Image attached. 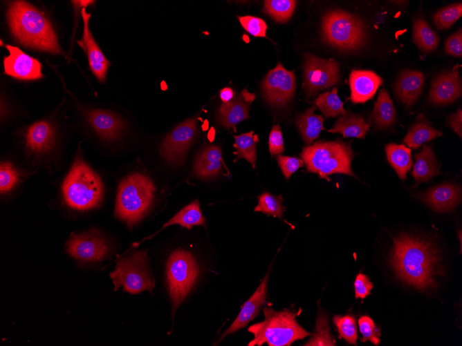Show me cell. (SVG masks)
I'll use <instances>...</instances> for the list:
<instances>
[{"mask_svg":"<svg viewBox=\"0 0 462 346\" xmlns=\"http://www.w3.org/2000/svg\"><path fill=\"white\" fill-rule=\"evenodd\" d=\"M438 250L429 241L401 233L394 239L390 263L398 278L415 288H435L442 273Z\"/></svg>","mask_w":462,"mask_h":346,"instance_id":"1","label":"cell"},{"mask_svg":"<svg viewBox=\"0 0 462 346\" xmlns=\"http://www.w3.org/2000/svg\"><path fill=\"white\" fill-rule=\"evenodd\" d=\"M55 117L39 119L19 132L24 153L23 164L37 173L52 175L64 170L62 155V133Z\"/></svg>","mask_w":462,"mask_h":346,"instance_id":"2","label":"cell"},{"mask_svg":"<svg viewBox=\"0 0 462 346\" xmlns=\"http://www.w3.org/2000/svg\"><path fill=\"white\" fill-rule=\"evenodd\" d=\"M79 145L59 184L63 204L77 212L98 208L104 195V184L98 171L84 158Z\"/></svg>","mask_w":462,"mask_h":346,"instance_id":"3","label":"cell"},{"mask_svg":"<svg viewBox=\"0 0 462 346\" xmlns=\"http://www.w3.org/2000/svg\"><path fill=\"white\" fill-rule=\"evenodd\" d=\"M7 16L12 34L22 44L53 54H64L50 22L35 6L24 1H12Z\"/></svg>","mask_w":462,"mask_h":346,"instance_id":"4","label":"cell"},{"mask_svg":"<svg viewBox=\"0 0 462 346\" xmlns=\"http://www.w3.org/2000/svg\"><path fill=\"white\" fill-rule=\"evenodd\" d=\"M156 191L153 180L146 173L134 171L120 180L116 195L115 216L131 228L147 214Z\"/></svg>","mask_w":462,"mask_h":346,"instance_id":"5","label":"cell"},{"mask_svg":"<svg viewBox=\"0 0 462 346\" xmlns=\"http://www.w3.org/2000/svg\"><path fill=\"white\" fill-rule=\"evenodd\" d=\"M308 172L329 181V176L342 173L355 177L351 166L353 152L347 143L336 140L317 141L302 148L300 153Z\"/></svg>","mask_w":462,"mask_h":346,"instance_id":"6","label":"cell"},{"mask_svg":"<svg viewBox=\"0 0 462 346\" xmlns=\"http://www.w3.org/2000/svg\"><path fill=\"white\" fill-rule=\"evenodd\" d=\"M264 320L254 324L248 331L254 338L248 345L289 346L294 341L311 334L302 328L295 319V314L289 310L276 311L270 307L264 309Z\"/></svg>","mask_w":462,"mask_h":346,"instance_id":"7","label":"cell"},{"mask_svg":"<svg viewBox=\"0 0 462 346\" xmlns=\"http://www.w3.org/2000/svg\"><path fill=\"white\" fill-rule=\"evenodd\" d=\"M323 40L340 50L353 51L364 46L367 34L362 21L340 10L326 13L322 19Z\"/></svg>","mask_w":462,"mask_h":346,"instance_id":"8","label":"cell"},{"mask_svg":"<svg viewBox=\"0 0 462 346\" xmlns=\"http://www.w3.org/2000/svg\"><path fill=\"white\" fill-rule=\"evenodd\" d=\"M198 274V266L191 253L176 249L170 254L167 261L166 276L173 312L185 300Z\"/></svg>","mask_w":462,"mask_h":346,"instance_id":"9","label":"cell"},{"mask_svg":"<svg viewBox=\"0 0 462 346\" xmlns=\"http://www.w3.org/2000/svg\"><path fill=\"white\" fill-rule=\"evenodd\" d=\"M110 276L115 291L122 287L124 291L136 294L143 291H151L155 286L149 268L147 252L144 250L135 251L119 260Z\"/></svg>","mask_w":462,"mask_h":346,"instance_id":"10","label":"cell"},{"mask_svg":"<svg viewBox=\"0 0 462 346\" xmlns=\"http://www.w3.org/2000/svg\"><path fill=\"white\" fill-rule=\"evenodd\" d=\"M86 131L102 144L120 140L126 130V123L118 114L103 108L78 106Z\"/></svg>","mask_w":462,"mask_h":346,"instance_id":"11","label":"cell"},{"mask_svg":"<svg viewBox=\"0 0 462 346\" xmlns=\"http://www.w3.org/2000/svg\"><path fill=\"white\" fill-rule=\"evenodd\" d=\"M304 58L302 88L307 98L338 82L339 65L333 59H324L307 52Z\"/></svg>","mask_w":462,"mask_h":346,"instance_id":"12","label":"cell"},{"mask_svg":"<svg viewBox=\"0 0 462 346\" xmlns=\"http://www.w3.org/2000/svg\"><path fill=\"white\" fill-rule=\"evenodd\" d=\"M66 251L77 260L95 262L102 260L109 253V244L104 235L91 228L72 233L65 244Z\"/></svg>","mask_w":462,"mask_h":346,"instance_id":"13","label":"cell"},{"mask_svg":"<svg viewBox=\"0 0 462 346\" xmlns=\"http://www.w3.org/2000/svg\"><path fill=\"white\" fill-rule=\"evenodd\" d=\"M196 131L197 122L194 117L179 124L161 143L159 148L161 157L169 163L181 164L195 138Z\"/></svg>","mask_w":462,"mask_h":346,"instance_id":"14","label":"cell"},{"mask_svg":"<svg viewBox=\"0 0 462 346\" xmlns=\"http://www.w3.org/2000/svg\"><path fill=\"white\" fill-rule=\"evenodd\" d=\"M266 101L276 107H283L293 97L295 76L293 70H287L281 63L270 70L261 84Z\"/></svg>","mask_w":462,"mask_h":346,"instance_id":"15","label":"cell"},{"mask_svg":"<svg viewBox=\"0 0 462 346\" xmlns=\"http://www.w3.org/2000/svg\"><path fill=\"white\" fill-rule=\"evenodd\" d=\"M9 55L3 59L4 72L16 79L34 80L43 77L41 64L19 48L6 45Z\"/></svg>","mask_w":462,"mask_h":346,"instance_id":"16","label":"cell"},{"mask_svg":"<svg viewBox=\"0 0 462 346\" xmlns=\"http://www.w3.org/2000/svg\"><path fill=\"white\" fill-rule=\"evenodd\" d=\"M81 15L84 30L82 38L77 41V44L85 51L93 73L100 81H104L111 63L105 57L92 35L89 29L91 14L86 12L85 7L81 10Z\"/></svg>","mask_w":462,"mask_h":346,"instance_id":"17","label":"cell"},{"mask_svg":"<svg viewBox=\"0 0 462 346\" xmlns=\"http://www.w3.org/2000/svg\"><path fill=\"white\" fill-rule=\"evenodd\" d=\"M456 64L451 71L438 75L432 81L429 100L437 105L452 103L461 95V81Z\"/></svg>","mask_w":462,"mask_h":346,"instance_id":"18","label":"cell"},{"mask_svg":"<svg viewBox=\"0 0 462 346\" xmlns=\"http://www.w3.org/2000/svg\"><path fill=\"white\" fill-rule=\"evenodd\" d=\"M255 98V94L243 90L232 101L223 103L216 115L219 124L227 129L232 128L236 131L237 124L250 118V106Z\"/></svg>","mask_w":462,"mask_h":346,"instance_id":"19","label":"cell"},{"mask_svg":"<svg viewBox=\"0 0 462 346\" xmlns=\"http://www.w3.org/2000/svg\"><path fill=\"white\" fill-rule=\"evenodd\" d=\"M270 268L268 270L262 282L250 298L242 305L241 309L232 325L227 329L219 338L217 343L226 336L245 327L253 320L259 312L264 304L267 294V284Z\"/></svg>","mask_w":462,"mask_h":346,"instance_id":"20","label":"cell"},{"mask_svg":"<svg viewBox=\"0 0 462 346\" xmlns=\"http://www.w3.org/2000/svg\"><path fill=\"white\" fill-rule=\"evenodd\" d=\"M382 79L371 70H353L349 75L351 100L353 103H364L375 95Z\"/></svg>","mask_w":462,"mask_h":346,"instance_id":"21","label":"cell"},{"mask_svg":"<svg viewBox=\"0 0 462 346\" xmlns=\"http://www.w3.org/2000/svg\"><path fill=\"white\" fill-rule=\"evenodd\" d=\"M37 173L10 159L0 162V194L8 195L21 187L27 179Z\"/></svg>","mask_w":462,"mask_h":346,"instance_id":"22","label":"cell"},{"mask_svg":"<svg viewBox=\"0 0 462 346\" xmlns=\"http://www.w3.org/2000/svg\"><path fill=\"white\" fill-rule=\"evenodd\" d=\"M421 199L436 211H448L460 202L461 190L455 184L444 183L436 186L420 195Z\"/></svg>","mask_w":462,"mask_h":346,"instance_id":"23","label":"cell"},{"mask_svg":"<svg viewBox=\"0 0 462 346\" xmlns=\"http://www.w3.org/2000/svg\"><path fill=\"white\" fill-rule=\"evenodd\" d=\"M425 81L424 75L418 70H403L394 84L398 98L411 106L418 98Z\"/></svg>","mask_w":462,"mask_h":346,"instance_id":"24","label":"cell"},{"mask_svg":"<svg viewBox=\"0 0 462 346\" xmlns=\"http://www.w3.org/2000/svg\"><path fill=\"white\" fill-rule=\"evenodd\" d=\"M223 160L221 148L217 145L205 148L197 155L194 164V174L203 180L212 178L222 169Z\"/></svg>","mask_w":462,"mask_h":346,"instance_id":"25","label":"cell"},{"mask_svg":"<svg viewBox=\"0 0 462 346\" xmlns=\"http://www.w3.org/2000/svg\"><path fill=\"white\" fill-rule=\"evenodd\" d=\"M414 159L415 163L412 172L415 180L414 187L440 173L432 146L424 145L422 151L415 154Z\"/></svg>","mask_w":462,"mask_h":346,"instance_id":"26","label":"cell"},{"mask_svg":"<svg viewBox=\"0 0 462 346\" xmlns=\"http://www.w3.org/2000/svg\"><path fill=\"white\" fill-rule=\"evenodd\" d=\"M315 106H312L296 117V126L307 144H311L319 136L320 132L325 129L323 126L324 118L322 115L315 114Z\"/></svg>","mask_w":462,"mask_h":346,"instance_id":"27","label":"cell"},{"mask_svg":"<svg viewBox=\"0 0 462 346\" xmlns=\"http://www.w3.org/2000/svg\"><path fill=\"white\" fill-rule=\"evenodd\" d=\"M369 118L380 129L388 128L395 120L396 110L385 89L380 90Z\"/></svg>","mask_w":462,"mask_h":346,"instance_id":"28","label":"cell"},{"mask_svg":"<svg viewBox=\"0 0 462 346\" xmlns=\"http://www.w3.org/2000/svg\"><path fill=\"white\" fill-rule=\"evenodd\" d=\"M370 126L362 117L351 114L340 117L328 131L341 133L344 137L364 138Z\"/></svg>","mask_w":462,"mask_h":346,"instance_id":"29","label":"cell"},{"mask_svg":"<svg viewBox=\"0 0 462 346\" xmlns=\"http://www.w3.org/2000/svg\"><path fill=\"white\" fill-rule=\"evenodd\" d=\"M387 158L398 177L405 180L407 173L410 170L413 162L411 149L403 144L390 143L385 146Z\"/></svg>","mask_w":462,"mask_h":346,"instance_id":"30","label":"cell"},{"mask_svg":"<svg viewBox=\"0 0 462 346\" xmlns=\"http://www.w3.org/2000/svg\"><path fill=\"white\" fill-rule=\"evenodd\" d=\"M413 41L422 51L427 52L437 48L439 38L427 21L418 17L413 23Z\"/></svg>","mask_w":462,"mask_h":346,"instance_id":"31","label":"cell"},{"mask_svg":"<svg viewBox=\"0 0 462 346\" xmlns=\"http://www.w3.org/2000/svg\"><path fill=\"white\" fill-rule=\"evenodd\" d=\"M205 220L201 213L198 200L185 206L174 215L164 225L163 228L173 224H179L188 229L194 226L205 225Z\"/></svg>","mask_w":462,"mask_h":346,"instance_id":"32","label":"cell"},{"mask_svg":"<svg viewBox=\"0 0 462 346\" xmlns=\"http://www.w3.org/2000/svg\"><path fill=\"white\" fill-rule=\"evenodd\" d=\"M235 143L234 147L236 148L237 157L234 162L239 159H245L249 162L253 169H255L257 159V136L253 135V131L234 135Z\"/></svg>","mask_w":462,"mask_h":346,"instance_id":"33","label":"cell"},{"mask_svg":"<svg viewBox=\"0 0 462 346\" xmlns=\"http://www.w3.org/2000/svg\"><path fill=\"white\" fill-rule=\"evenodd\" d=\"M442 133L425 122L415 124L403 139V142L412 148H419L423 143L429 142Z\"/></svg>","mask_w":462,"mask_h":346,"instance_id":"34","label":"cell"},{"mask_svg":"<svg viewBox=\"0 0 462 346\" xmlns=\"http://www.w3.org/2000/svg\"><path fill=\"white\" fill-rule=\"evenodd\" d=\"M318 107L325 117H334L339 115H346L347 113L343 107V102L338 95L337 88H333L331 91L324 92L320 94L313 102Z\"/></svg>","mask_w":462,"mask_h":346,"instance_id":"35","label":"cell"},{"mask_svg":"<svg viewBox=\"0 0 462 346\" xmlns=\"http://www.w3.org/2000/svg\"><path fill=\"white\" fill-rule=\"evenodd\" d=\"M297 4L292 0H266L264 12L279 23L287 21L293 15Z\"/></svg>","mask_w":462,"mask_h":346,"instance_id":"36","label":"cell"},{"mask_svg":"<svg viewBox=\"0 0 462 346\" xmlns=\"http://www.w3.org/2000/svg\"><path fill=\"white\" fill-rule=\"evenodd\" d=\"M284 210L281 195L275 196L268 192L263 193L258 197V204L254 209L255 211L273 215L280 220L282 218Z\"/></svg>","mask_w":462,"mask_h":346,"instance_id":"37","label":"cell"},{"mask_svg":"<svg viewBox=\"0 0 462 346\" xmlns=\"http://www.w3.org/2000/svg\"><path fill=\"white\" fill-rule=\"evenodd\" d=\"M462 15V3H453L439 10L434 16L433 21L438 29H447Z\"/></svg>","mask_w":462,"mask_h":346,"instance_id":"38","label":"cell"},{"mask_svg":"<svg viewBox=\"0 0 462 346\" xmlns=\"http://www.w3.org/2000/svg\"><path fill=\"white\" fill-rule=\"evenodd\" d=\"M333 322L337 327L340 338L349 344L356 345L358 339L357 327L355 318L351 315L335 316Z\"/></svg>","mask_w":462,"mask_h":346,"instance_id":"39","label":"cell"},{"mask_svg":"<svg viewBox=\"0 0 462 346\" xmlns=\"http://www.w3.org/2000/svg\"><path fill=\"white\" fill-rule=\"evenodd\" d=\"M335 341L330 333L327 318L324 313L319 312L315 333L304 345H335Z\"/></svg>","mask_w":462,"mask_h":346,"instance_id":"40","label":"cell"},{"mask_svg":"<svg viewBox=\"0 0 462 346\" xmlns=\"http://www.w3.org/2000/svg\"><path fill=\"white\" fill-rule=\"evenodd\" d=\"M358 325L360 333L362 335V341L369 340L376 345L380 343V329L377 327L373 320L367 316H362L358 320Z\"/></svg>","mask_w":462,"mask_h":346,"instance_id":"41","label":"cell"},{"mask_svg":"<svg viewBox=\"0 0 462 346\" xmlns=\"http://www.w3.org/2000/svg\"><path fill=\"white\" fill-rule=\"evenodd\" d=\"M241 26L251 35L266 37L267 25L261 18L253 16L238 17Z\"/></svg>","mask_w":462,"mask_h":346,"instance_id":"42","label":"cell"},{"mask_svg":"<svg viewBox=\"0 0 462 346\" xmlns=\"http://www.w3.org/2000/svg\"><path fill=\"white\" fill-rule=\"evenodd\" d=\"M276 159L284 175L287 180L290 178L293 173L304 164L302 160L295 157L278 155Z\"/></svg>","mask_w":462,"mask_h":346,"instance_id":"43","label":"cell"},{"mask_svg":"<svg viewBox=\"0 0 462 346\" xmlns=\"http://www.w3.org/2000/svg\"><path fill=\"white\" fill-rule=\"evenodd\" d=\"M268 147L271 156L284 151L282 133L279 124H275L272 127L268 138Z\"/></svg>","mask_w":462,"mask_h":346,"instance_id":"44","label":"cell"},{"mask_svg":"<svg viewBox=\"0 0 462 346\" xmlns=\"http://www.w3.org/2000/svg\"><path fill=\"white\" fill-rule=\"evenodd\" d=\"M445 50L446 53L456 57L462 56V30L460 28L452 34L445 42Z\"/></svg>","mask_w":462,"mask_h":346,"instance_id":"45","label":"cell"},{"mask_svg":"<svg viewBox=\"0 0 462 346\" xmlns=\"http://www.w3.org/2000/svg\"><path fill=\"white\" fill-rule=\"evenodd\" d=\"M373 284L369 279L363 273L357 275L354 281L355 296L356 298H364L371 294Z\"/></svg>","mask_w":462,"mask_h":346,"instance_id":"46","label":"cell"},{"mask_svg":"<svg viewBox=\"0 0 462 346\" xmlns=\"http://www.w3.org/2000/svg\"><path fill=\"white\" fill-rule=\"evenodd\" d=\"M452 129L461 138L462 136V111L459 108L455 113H452L447 118Z\"/></svg>","mask_w":462,"mask_h":346,"instance_id":"47","label":"cell"},{"mask_svg":"<svg viewBox=\"0 0 462 346\" xmlns=\"http://www.w3.org/2000/svg\"><path fill=\"white\" fill-rule=\"evenodd\" d=\"M221 100L223 103H228L232 101L234 97V93L231 88L225 87L222 88L219 93Z\"/></svg>","mask_w":462,"mask_h":346,"instance_id":"48","label":"cell"}]
</instances>
